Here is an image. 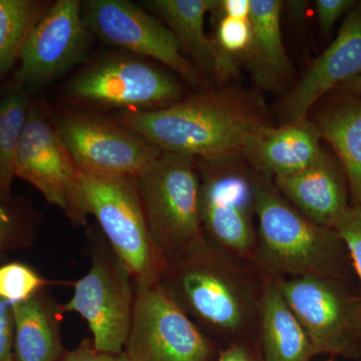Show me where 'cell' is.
Masks as SVG:
<instances>
[{"instance_id": "6da1fadb", "label": "cell", "mask_w": 361, "mask_h": 361, "mask_svg": "<svg viewBox=\"0 0 361 361\" xmlns=\"http://www.w3.org/2000/svg\"><path fill=\"white\" fill-rule=\"evenodd\" d=\"M113 118L161 152L198 160L242 156L269 126L257 97L235 89L202 90L167 108L120 111Z\"/></svg>"}, {"instance_id": "7a4b0ae2", "label": "cell", "mask_w": 361, "mask_h": 361, "mask_svg": "<svg viewBox=\"0 0 361 361\" xmlns=\"http://www.w3.org/2000/svg\"><path fill=\"white\" fill-rule=\"evenodd\" d=\"M237 259L203 234L167 263L160 282L204 334L239 341L258 322L261 287Z\"/></svg>"}, {"instance_id": "3957f363", "label": "cell", "mask_w": 361, "mask_h": 361, "mask_svg": "<svg viewBox=\"0 0 361 361\" xmlns=\"http://www.w3.org/2000/svg\"><path fill=\"white\" fill-rule=\"evenodd\" d=\"M257 245L253 260L271 277L343 278L348 249L336 229L307 219L273 180L254 171Z\"/></svg>"}, {"instance_id": "277c9868", "label": "cell", "mask_w": 361, "mask_h": 361, "mask_svg": "<svg viewBox=\"0 0 361 361\" xmlns=\"http://www.w3.org/2000/svg\"><path fill=\"white\" fill-rule=\"evenodd\" d=\"M68 103L82 111H149L185 97L172 73L133 54H110L78 71L63 90Z\"/></svg>"}, {"instance_id": "5b68a950", "label": "cell", "mask_w": 361, "mask_h": 361, "mask_svg": "<svg viewBox=\"0 0 361 361\" xmlns=\"http://www.w3.org/2000/svg\"><path fill=\"white\" fill-rule=\"evenodd\" d=\"M137 180L152 238L170 262L203 236L198 160L161 152Z\"/></svg>"}, {"instance_id": "8992f818", "label": "cell", "mask_w": 361, "mask_h": 361, "mask_svg": "<svg viewBox=\"0 0 361 361\" xmlns=\"http://www.w3.org/2000/svg\"><path fill=\"white\" fill-rule=\"evenodd\" d=\"M82 192L90 216L134 282L160 281L167 263L152 238L137 178L82 174Z\"/></svg>"}, {"instance_id": "52a82bcc", "label": "cell", "mask_w": 361, "mask_h": 361, "mask_svg": "<svg viewBox=\"0 0 361 361\" xmlns=\"http://www.w3.org/2000/svg\"><path fill=\"white\" fill-rule=\"evenodd\" d=\"M92 266L87 274L73 282V294L65 312L82 316L92 332L94 348L104 353L125 350L132 323L135 282L103 233L90 228Z\"/></svg>"}, {"instance_id": "ba28073f", "label": "cell", "mask_w": 361, "mask_h": 361, "mask_svg": "<svg viewBox=\"0 0 361 361\" xmlns=\"http://www.w3.org/2000/svg\"><path fill=\"white\" fill-rule=\"evenodd\" d=\"M14 170L73 224H87L82 171L59 135L51 106L39 94L32 96Z\"/></svg>"}, {"instance_id": "9c48e42d", "label": "cell", "mask_w": 361, "mask_h": 361, "mask_svg": "<svg viewBox=\"0 0 361 361\" xmlns=\"http://www.w3.org/2000/svg\"><path fill=\"white\" fill-rule=\"evenodd\" d=\"M241 156L198 160L204 236L238 258L253 259L257 245L254 172Z\"/></svg>"}, {"instance_id": "30bf717a", "label": "cell", "mask_w": 361, "mask_h": 361, "mask_svg": "<svg viewBox=\"0 0 361 361\" xmlns=\"http://www.w3.org/2000/svg\"><path fill=\"white\" fill-rule=\"evenodd\" d=\"M51 109L59 135L82 174L137 178L161 154L114 118L78 109Z\"/></svg>"}, {"instance_id": "8fae6325", "label": "cell", "mask_w": 361, "mask_h": 361, "mask_svg": "<svg viewBox=\"0 0 361 361\" xmlns=\"http://www.w3.org/2000/svg\"><path fill=\"white\" fill-rule=\"evenodd\" d=\"M125 351L130 361H210L214 344L160 281L135 282Z\"/></svg>"}, {"instance_id": "7c38bea8", "label": "cell", "mask_w": 361, "mask_h": 361, "mask_svg": "<svg viewBox=\"0 0 361 361\" xmlns=\"http://www.w3.org/2000/svg\"><path fill=\"white\" fill-rule=\"evenodd\" d=\"M310 337L314 355H355L361 346V299L336 278H274Z\"/></svg>"}, {"instance_id": "4fadbf2b", "label": "cell", "mask_w": 361, "mask_h": 361, "mask_svg": "<svg viewBox=\"0 0 361 361\" xmlns=\"http://www.w3.org/2000/svg\"><path fill=\"white\" fill-rule=\"evenodd\" d=\"M82 18L94 37L139 58L155 59L188 85L204 89V77L185 56L174 33L153 13L129 0H85Z\"/></svg>"}, {"instance_id": "5bb4252c", "label": "cell", "mask_w": 361, "mask_h": 361, "mask_svg": "<svg viewBox=\"0 0 361 361\" xmlns=\"http://www.w3.org/2000/svg\"><path fill=\"white\" fill-rule=\"evenodd\" d=\"M92 37L82 18V1L51 2L28 35L13 77L37 96L87 59Z\"/></svg>"}, {"instance_id": "9a60e30c", "label": "cell", "mask_w": 361, "mask_h": 361, "mask_svg": "<svg viewBox=\"0 0 361 361\" xmlns=\"http://www.w3.org/2000/svg\"><path fill=\"white\" fill-rule=\"evenodd\" d=\"M361 75V4L349 11L329 49L313 61L281 104L284 123L307 118L322 97Z\"/></svg>"}, {"instance_id": "2e32d148", "label": "cell", "mask_w": 361, "mask_h": 361, "mask_svg": "<svg viewBox=\"0 0 361 361\" xmlns=\"http://www.w3.org/2000/svg\"><path fill=\"white\" fill-rule=\"evenodd\" d=\"M216 4L217 0H153L146 6L174 33L202 75L224 82L237 75L238 68L235 59L223 54L206 33V14L212 13Z\"/></svg>"}, {"instance_id": "e0dca14e", "label": "cell", "mask_w": 361, "mask_h": 361, "mask_svg": "<svg viewBox=\"0 0 361 361\" xmlns=\"http://www.w3.org/2000/svg\"><path fill=\"white\" fill-rule=\"evenodd\" d=\"M272 180L285 200L307 219L322 227L336 229L337 223L350 207L343 168L326 153L306 170Z\"/></svg>"}, {"instance_id": "ac0fdd59", "label": "cell", "mask_w": 361, "mask_h": 361, "mask_svg": "<svg viewBox=\"0 0 361 361\" xmlns=\"http://www.w3.org/2000/svg\"><path fill=\"white\" fill-rule=\"evenodd\" d=\"M322 140L317 126L308 118L278 128L269 125L251 140L241 157L256 173L273 179L317 163L325 155Z\"/></svg>"}, {"instance_id": "d6986e66", "label": "cell", "mask_w": 361, "mask_h": 361, "mask_svg": "<svg viewBox=\"0 0 361 361\" xmlns=\"http://www.w3.org/2000/svg\"><path fill=\"white\" fill-rule=\"evenodd\" d=\"M258 325L262 361H310L315 355L310 337L273 277L261 286Z\"/></svg>"}, {"instance_id": "ffe728a7", "label": "cell", "mask_w": 361, "mask_h": 361, "mask_svg": "<svg viewBox=\"0 0 361 361\" xmlns=\"http://www.w3.org/2000/svg\"><path fill=\"white\" fill-rule=\"evenodd\" d=\"M280 0H251L252 39L244 54L247 68L263 89H281L291 71L281 32Z\"/></svg>"}, {"instance_id": "44dd1931", "label": "cell", "mask_w": 361, "mask_h": 361, "mask_svg": "<svg viewBox=\"0 0 361 361\" xmlns=\"http://www.w3.org/2000/svg\"><path fill=\"white\" fill-rule=\"evenodd\" d=\"M14 361H59L65 355L61 343V304L37 292L13 304Z\"/></svg>"}, {"instance_id": "7402d4cb", "label": "cell", "mask_w": 361, "mask_h": 361, "mask_svg": "<svg viewBox=\"0 0 361 361\" xmlns=\"http://www.w3.org/2000/svg\"><path fill=\"white\" fill-rule=\"evenodd\" d=\"M314 123L339 157L355 205L361 206V99H341L324 109Z\"/></svg>"}, {"instance_id": "603a6c76", "label": "cell", "mask_w": 361, "mask_h": 361, "mask_svg": "<svg viewBox=\"0 0 361 361\" xmlns=\"http://www.w3.org/2000/svg\"><path fill=\"white\" fill-rule=\"evenodd\" d=\"M32 94L13 77L0 84V200H11L16 151Z\"/></svg>"}, {"instance_id": "cb8c5ba5", "label": "cell", "mask_w": 361, "mask_h": 361, "mask_svg": "<svg viewBox=\"0 0 361 361\" xmlns=\"http://www.w3.org/2000/svg\"><path fill=\"white\" fill-rule=\"evenodd\" d=\"M51 4L47 0H0V80L18 65L33 26Z\"/></svg>"}, {"instance_id": "d4e9b609", "label": "cell", "mask_w": 361, "mask_h": 361, "mask_svg": "<svg viewBox=\"0 0 361 361\" xmlns=\"http://www.w3.org/2000/svg\"><path fill=\"white\" fill-rule=\"evenodd\" d=\"M51 283L25 263L0 266V299L11 305L27 300Z\"/></svg>"}, {"instance_id": "484cf974", "label": "cell", "mask_w": 361, "mask_h": 361, "mask_svg": "<svg viewBox=\"0 0 361 361\" xmlns=\"http://www.w3.org/2000/svg\"><path fill=\"white\" fill-rule=\"evenodd\" d=\"M215 14L218 16L217 25L212 39L218 49L233 59L236 56H243L252 39L250 18L242 20Z\"/></svg>"}, {"instance_id": "4316f807", "label": "cell", "mask_w": 361, "mask_h": 361, "mask_svg": "<svg viewBox=\"0 0 361 361\" xmlns=\"http://www.w3.org/2000/svg\"><path fill=\"white\" fill-rule=\"evenodd\" d=\"M336 230L348 249L361 288V206L349 207L337 223Z\"/></svg>"}, {"instance_id": "83f0119b", "label": "cell", "mask_w": 361, "mask_h": 361, "mask_svg": "<svg viewBox=\"0 0 361 361\" xmlns=\"http://www.w3.org/2000/svg\"><path fill=\"white\" fill-rule=\"evenodd\" d=\"M9 201L0 200V251L23 231L26 222L23 213Z\"/></svg>"}, {"instance_id": "f1b7e54d", "label": "cell", "mask_w": 361, "mask_h": 361, "mask_svg": "<svg viewBox=\"0 0 361 361\" xmlns=\"http://www.w3.org/2000/svg\"><path fill=\"white\" fill-rule=\"evenodd\" d=\"M355 6V0H316V14L320 30L329 32L337 21Z\"/></svg>"}, {"instance_id": "f546056e", "label": "cell", "mask_w": 361, "mask_h": 361, "mask_svg": "<svg viewBox=\"0 0 361 361\" xmlns=\"http://www.w3.org/2000/svg\"><path fill=\"white\" fill-rule=\"evenodd\" d=\"M59 361H130L125 351L121 353H104L94 348L92 339H85L73 350L66 351Z\"/></svg>"}, {"instance_id": "4dcf8cb0", "label": "cell", "mask_w": 361, "mask_h": 361, "mask_svg": "<svg viewBox=\"0 0 361 361\" xmlns=\"http://www.w3.org/2000/svg\"><path fill=\"white\" fill-rule=\"evenodd\" d=\"M13 306L0 299V361H14Z\"/></svg>"}, {"instance_id": "1f68e13d", "label": "cell", "mask_w": 361, "mask_h": 361, "mask_svg": "<svg viewBox=\"0 0 361 361\" xmlns=\"http://www.w3.org/2000/svg\"><path fill=\"white\" fill-rule=\"evenodd\" d=\"M216 361H262L260 353L254 350L247 342L234 341L223 349Z\"/></svg>"}, {"instance_id": "d6a6232c", "label": "cell", "mask_w": 361, "mask_h": 361, "mask_svg": "<svg viewBox=\"0 0 361 361\" xmlns=\"http://www.w3.org/2000/svg\"><path fill=\"white\" fill-rule=\"evenodd\" d=\"M250 13L251 0H217L212 11V13L242 20L250 18Z\"/></svg>"}, {"instance_id": "836d02e7", "label": "cell", "mask_w": 361, "mask_h": 361, "mask_svg": "<svg viewBox=\"0 0 361 361\" xmlns=\"http://www.w3.org/2000/svg\"><path fill=\"white\" fill-rule=\"evenodd\" d=\"M334 92H343L349 96H361V75L339 85Z\"/></svg>"}, {"instance_id": "e575fe53", "label": "cell", "mask_w": 361, "mask_h": 361, "mask_svg": "<svg viewBox=\"0 0 361 361\" xmlns=\"http://www.w3.org/2000/svg\"><path fill=\"white\" fill-rule=\"evenodd\" d=\"M327 361H334V360H327Z\"/></svg>"}]
</instances>
